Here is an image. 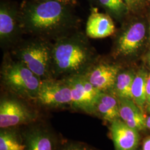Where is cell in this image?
Segmentation results:
<instances>
[{
  "label": "cell",
  "instance_id": "obj_3",
  "mask_svg": "<svg viewBox=\"0 0 150 150\" xmlns=\"http://www.w3.org/2000/svg\"><path fill=\"white\" fill-rule=\"evenodd\" d=\"M52 47V42L32 37L22 40L12 48L11 56L26 66L41 81L51 79Z\"/></svg>",
  "mask_w": 150,
  "mask_h": 150
},
{
  "label": "cell",
  "instance_id": "obj_2",
  "mask_svg": "<svg viewBox=\"0 0 150 150\" xmlns=\"http://www.w3.org/2000/svg\"><path fill=\"white\" fill-rule=\"evenodd\" d=\"M86 33L77 30L53 42L52 75L64 79L85 75L96 62V57Z\"/></svg>",
  "mask_w": 150,
  "mask_h": 150
},
{
  "label": "cell",
  "instance_id": "obj_20",
  "mask_svg": "<svg viewBox=\"0 0 150 150\" xmlns=\"http://www.w3.org/2000/svg\"><path fill=\"white\" fill-rule=\"evenodd\" d=\"M128 11H136L140 8L144 4V0H124Z\"/></svg>",
  "mask_w": 150,
  "mask_h": 150
},
{
  "label": "cell",
  "instance_id": "obj_13",
  "mask_svg": "<svg viewBox=\"0 0 150 150\" xmlns=\"http://www.w3.org/2000/svg\"><path fill=\"white\" fill-rule=\"evenodd\" d=\"M120 117L129 127L143 131L146 127V118L135 102L127 98H118Z\"/></svg>",
  "mask_w": 150,
  "mask_h": 150
},
{
  "label": "cell",
  "instance_id": "obj_23",
  "mask_svg": "<svg viewBox=\"0 0 150 150\" xmlns=\"http://www.w3.org/2000/svg\"><path fill=\"white\" fill-rule=\"evenodd\" d=\"M67 5L74 6L77 4V0H54Z\"/></svg>",
  "mask_w": 150,
  "mask_h": 150
},
{
  "label": "cell",
  "instance_id": "obj_1",
  "mask_svg": "<svg viewBox=\"0 0 150 150\" xmlns=\"http://www.w3.org/2000/svg\"><path fill=\"white\" fill-rule=\"evenodd\" d=\"M71 6L54 0H25L20 10L24 34L51 42L79 30L80 20Z\"/></svg>",
  "mask_w": 150,
  "mask_h": 150
},
{
  "label": "cell",
  "instance_id": "obj_7",
  "mask_svg": "<svg viewBox=\"0 0 150 150\" xmlns=\"http://www.w3.org/2000/svg\"><path fill=\"white\" fill-rule=\"evenodd\" d=\"M40 105L48 108H64L72 105L70 87L62 79L41 81L35 100Z\"/></svg>",
  "mask_w": 150,
  "mask_h": 150
},
{
  "label": "cell",
  "instance_id": "obj_26",
  "mask_svg": "<svg viewBox=\"0 0 150 150\" xmlns=\"http://www.w3.org/2000/svg\"><path fill=\"white\" fill-rule=\"evenodd\" d=\"M147 110L150 112V102L147 105Z\"/></svg>",
  "mask_w": 150,
  "mask_h": 150
},
{
  "label": "cell",
  "instance_id": "obj_18",
  "mask_svg": "<svg viewBox=\"0 0 150 150\" xmlns=\"http://www.w3.org/2000/svg\"><path fill=\"white\" fill-rule=\"evenodd\" d=\"M135 75L131 71L119 72L113 92L118 98H127L132 99V86Z\"/></svg>",
  "mask_w": 150,
  "mask_h": 150
},
{
  "label": "cell",
  "instance_id": "obj_11",
  "mask_svg": "<svg viewBox=\"0 0 150 150\" xmlns=\"http://www.w3.org/2000/svg\"><path fill=\"white\" fill-rule=\"evenodd\" d=\"M110 134L116 150H135L139 142V131L129 127L120 118L111 123Z\"/></svg>",
  "mask_w": 150,
  "mask_h": 150
},
{
  "label": "cell",
  "instance_id": "obj_25",
  "mask_svg": "<svg viewBox=\"0 0 150 150\" xmlns=\"http://www.w3.org/2000/svg\"><path fill=\"white\" fill-rule=\"evenodd\" d=\"M146 127L150 130V116L146 118Z\"/></svg>",
  "mask_w": 150,
  "mask_h": 150
},
{
  "label": "cell",
  "instance_id": "obj_22",
  "mask_svg": "<svg viewBox=\"0 0 150 150\" xmlns=\"http://www.w3.org/2000/svg\"><path fill=\"white\" fill-rule=\"evenodd\" d=\"M146 96L147 105L150 102V74L148 75L146 82Z\"/></svg>",
  "mask_w": 150,
  "mask_h": 150
},
{
  "label": "cell",
  "instance_id": "obj_15",
  "mask_svg": "<svg viewBox=\"0 0 150 150\" xmlns=\"http://www.w3.org/2000/svg\"><path fill=\"white\" fill-rule=\"evenodd\" d=\"M25 150H54V141L51 135L45 129L34 127L23 134Z\"/></svg>",
  "mask_w": 150,
  "mask_h": 150
},
{
  "label": "cell",
  "instance_id": "obj_10",
  "mask_svg": "<svg viewBox=\"0 0 150 150\" xmlns=\"http://www.w3.org/2000/svg\"><path fill=\"white\" fill-rule=\"evenodd\" d=\"M146 28L141 22L134 23L118 37L115 54L117 56H127L139 48L145 38Z\"/></svg>",
  "mask_w": 150,
  "mask_h": 150
},
{
  "label": "cell",
  "instance_id": "obj_8",
  "mask_svg": "<svg viewBox=\"0 0 150 150\" xmlns=\"http://www.w3.org/2000/svg\"><path fill=\"white\" fill-rule=\"evenodd\" d=\"M36 118V113L20 100L14 97H4L1 100V129L31 123Z\"/></svg>",
  "mask_w": 150,
  "mask_h": 150
},
{
  "label": "cell",
  "instance_id": "obj_24",
  "mask_svg": "<svg viewBox=\"0 0 150 150\" xmlns=\"http://www.w3.org/2000/svg\"><path fill=\"white\" fill-rule=\"evenodd\" d=\"M142 150H150V136L144 141Z\"/></svg>",
  "mask_w": 150,
  "mask_h": 150
},
{
  "label": "cell",
  "instance_id": "obj_4",
  "mask_svg": "<svg viewBox=\"0 0 150 150\" xmlns=\"http://www.w3.org/2000/svg\"><path fill=\"white\" fill-rule=\"evenodd\" d=\"M1 79L6 88L17 96L36 100L41 80L8 53L4 54Z\"/></svg>",
  "mask_w": 150,
  "mask_h": 150
},
{
  "label": "cell",
  "instance_id": "obj_21",
  "mask_svg": "<svg viewBox=\"0 0 150 150\" xmlns=\"http://www.w3.org/2000/svg\"><path fill=\"white\" fill-rule=\"evenodd\" d=\"M62 150H92L86 146L81 145H72L66 147Z\"/></svg>",
  "mask_w": 150,
  "mask_h": 150
},
{
  "label": "cell",
  "instance_id": "obj_19",
  "mask_svg": "<svg viewBox=\"0 0 150 150\" xmlns=\"http://www.w3.org/2000/svg\"><path fill=\"white\" fill-rule=\"evenodd\" d=\"M100 4L113 16L121 17L128 12L124 0H98Z\"/></svg>",
  "mask_w": 150,
  "mask_h": 150
},
{
  "label": "cell",
  "instance_id": "obj_16",
  "mask_svg": "<svg viewBox=\"0 0 150 150\" xmlns=\"http://www.w3.org/2000/svg\"><path fill=\"white\" fill-rule=\"evenodd\" d=\"M147 73L144 70H139L135 75L132 83L131 92L132 100L144 112L145 103H147L146 82Z\"/></svg>",
  "mask_w": 150,
  "mask_h": 150
},
{
  "label": "cell",
  "instance_id": "obj_14",
  "mask_svg": "<svg viewBox=\"0 0 150 150\" xmlns=\"http://www.w3.org/2000/svg\"><path fill=\"white\" fill-rule=\"evenodd\" d=\"M93 115L110 123L120 118L118 97L112 92H101L97 100Z\"/></svg>",
  "mask_w": 150,
  "mask_h": 150
},
{
  "label": "cell",
  "instance_id": "obj_9",
  "mask_svg": "<svg viewBox=\"0 0 150 150\" xmlns=\"http://www.w3.org/2000/svg\"><path fill=\"white\" fill-rule=\"evenodd\" d=\"M120 71V67L117 64L96 62L84 75L100 91L112 92Z\"/></svg>",
  "mask_w": 150,
  "mask_h": 150
},
{
  "label": "cell",
  "instance_id": "obj_12",
  "mask_svg": "<svg viewBox=\"0 0 150 150\" xmlns=\"http://www.w3.org/2000/svg\"><path fill=\"white\" fill-rule=\"evenodd\" d=\"M115 32V26L111 17L98 12L96 8L92 9L86 23V35L92 38H102L111 36Z\"/></svg>",
  "mask_w": 150,
  "mask_h": 150
},
{
  "label": "cell",
  "instance_id": "obj_29",
  "mask_svg": "<svg viewBox=\"0 0 150 150\" xmlns=\"http://www.w3.org/2000/svg\"><path fill=\"white\" fill-rule=\"evenodd\" d=\"M149 1H150V0H149Z\"/></svg>",
  "mask_w": 150,
  "mask_h": 150
},
{
  "label": "cell",
  "instance_id": "obj_5",
  "mask_svg": "<svg viewBox=\"0 0 150 150\" xmlns=\"http://www.w3.org/2000/svg\"><path fill=\"white\" fill-rule=\"evenodd\" d=\"M24 34L20 10L11 2L2 1L0 5V43L5 49H12L19 43Z\"/></svg>",
  "mask_w": 150,
  "mask_h": 150
},
{
  "label": "cell",
  "instance_id": "obj_27",
  "mask_svg": "<svg viewBox=\"0 0 150 150\" xmlns=\"http://www.w3.org/2000/svg\"><path fill=\"white\" fill-rule=\"evenodd\" d=\"M149 64H150V54L149 56Z\"/></svg>",
  "mask_w": 150,
  "mask_h": 150
},
{
  "label": "cell",
  "instance_id": "obj_6",
  "mask_svg": "<svg viewBox=\"0 0 150 150\" xmlns=\"http://www.w3.org/2000/svg\"><path fill=\"white\" fill-rule=\"evenodd\" d=\"M63 80L71 89V107L93 115L97 100L102 91L93 86L84 75L72 76Z\"/></svg>",
  "mask_w": 150,
  "mask_h": 150
},
{
  "label": "cell",
  "instance_id": "obj_17",
  "mask_svg": "<svg viewBox=\"0 0 150 150\" xmlns=\"http://www.w3.org/2000/svg\"><path fill=\"white\" fill-rule=\"evenodd\" d=\"M24 139L15 129H1L0 132V150H25Z\"/></svg>",
  "mask_w": 150,
  "mask_h": 150
},
{
  "label": "cell",
  "instance_id": "obj_28",
  "mask_svg": "<svg viewBox=\"0 0 150 150\" xmlns=\"http://www.w3.org/2000/svg\"></svg>",
  "mask_w": 150,
  "mask_h": 150
}]
</instances>
